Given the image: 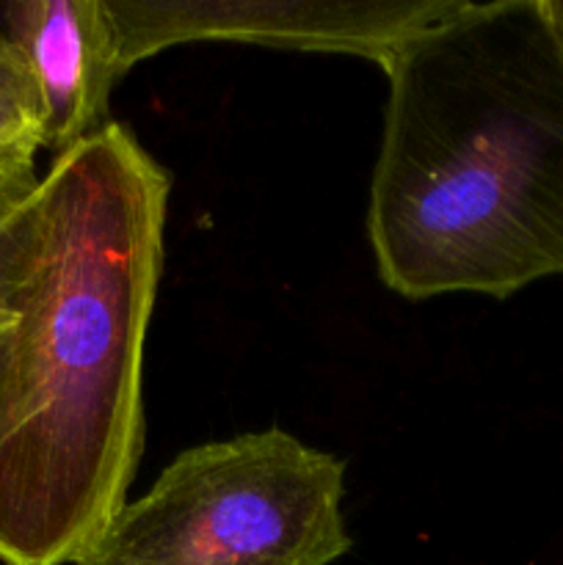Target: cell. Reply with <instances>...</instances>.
Wrapping results in <instances>:
<instances>
[{
  "mask_svg": "<svg viewBox=\"0 0 563 565\" xmlns=\"http://www.w3.org/2000/svg\"><path fill=\"white\" fill-rule=\"evenodd\" d=\"M42 127L31 81L20 61L0 42V154L39 152Z\"/></svg>",
  "mask_w": 563,
  "mask_h": 565,
  "instance_id": "cell-6",
  "label": "cell"
},
{
  "mask_svg": "<svg viewBox=\"0 0 563 565\" xmlns=\"http://www.w3.org/2000/svg\"><path fill=\"white\" fill-rule=\"evenodd\" d=\"M546 6V14H550L552 25H555L557 36L563 39V0H544Z\"/></svg>",
  "mask_w": 563,
  "mask_h": 565,
  "instance_id": "cell-9",
  "label": "cell"
},
{
  "mask_svg": "<svg viewBox=\"0 0 563 565\" xmlns=\"http://www.w3.org/2000/svg\"><path fill=\"white\" fill-rule=\"evenodd\" d=\"M368 237L392 292L508 298L563 274V39L544 0H464L384 66Z\"/></svg>",
  "mask_w": 563,
  "mask_h": 565,
  "instance_id": "cell-2",
  "label": "cell"
},
{
  "mask_svg": "<svg viewBox=\"0 0 563 565\" xmlns=\"http://www.w3.org/2000/svg\"><path fill=\"white\" fill-rule=\"evenodd\" d=\"M3 17L0 42L36 94L42 149L61 154L108 125L110 92L125 75L105 0H22Z\"/></svg>",
  "mask_w": 563,
  "mask_h": 565,
  "instance_id": "cell-5",
  "label": "cell"
},
{
  "mask_svg": "<svg viewBox=\"0 0 563 565\" xmlns=\"http://www.w3.org/2000/svg\"><path fill=\"white\" fill-rule=\"evenodd\" d=\"M36 152L0 154V221L9 218L36 191Z\"/></svg>",
  "mask_w": 563,
  "mask_h": 565,
  "instance_id": "cell-7",
  "label": "cell"
},
{
  "mask_svg": "<svg viewBox=\"0 0 563 565\" xmlns=\"http://www.w3.org/2000/svg\"><path fill=\"white\" fill-rule=\"evenodd\" d=\"M17 312L0 292V425H3L6 406H9L11 373H14V345H17Z\"/></svg>",
  "mask_w": 563,
  "mask_h": 565,
  "instance_id": "cell-8",
  "label": "cell"
},
{
  "mask_svg": "<svg viewBox=\"0 0 563 565\" xmlns=\"http://www.w3.org/2000/svg\"><path fill=\"white\" fill-rule=\"evenodd\" d=\"M346 463L282 428L182 450L72 565H331Z\"/></svg>",
  "mask_w": 563,
  "mask_h": 565,
  "instance_id": "cell-3",
  "label": "cell"
},
{
  "mask_svg": "<svg viewBox=\"0 0 563 565\" xmlns=\"http://www.w3.org/2000/svg\"><path fill=\"white\" fill-rule=\"evenodd\" d=\"M169 191V171L108 121L0 221V292L20 320L0 425L3 565L75 563L127 502Z\"/></svg>",
  "mask_w": 563,
  "mask_h": 565,
  "instance_id": "cell-1",
  "label": "cell"
},
{
  "mask_svg": "<svg viewBox=\"0 0 563 565\" xmlns=\"http://www.w3.org/2000/svg\"><path fill=\"white\" fill-rule=\"evenodd\" d=\"M464 0H105L121 75L185 42L351 53L384 70Z\"/></svg>",
  "mask_w": 563,
  "mask_h": 565,
  "instance_id": "cell-4",
  "label": "cell"
}]
</instances>
